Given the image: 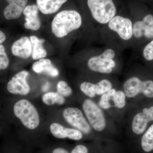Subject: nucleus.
Here are the masks:
<instances>
[{
  "label": "nucleus",
  "mask_w": 153,
  "mask_h": 153,
  "mask_svg": "<svg viewBox=\"0 0 153 153\" xmlns=\"http://www.w3.org/2000/svg\"><path fill=\"white\" fill-rule=\"evenodd\" d=\"M82 25V17L79 13L73 10H67L56 15L52 20L51 29L55 36L63 38L79 29Z\"/></svg>",
  "instance_id": "f257e3e1"
},
{
  "label": "nucleus",
  "mask_w": 153,
  "mask_h": 153,
  "mask_svg": "<svg viewBox=\"0 0 153 153\" xmlns=\"http://www.w3.org/2000/svg\"><path fill=\"white\" fill-rule=\"evenodd\" d=\"M13 112L15 116L26 128L35 129L40 124V117L38 110L27 100H20L17 101L14 104Z\"/></svg>",
  "instance_id": "f03ea898"
},
{
  "label": "nucleus",
  "mask_w": 153,
  "mask_h": 153,
  "mask_svg": "<svg viewBox=\"0 0 153 153\" xmlns=\"http://www.w3.org/2000/svg\"><path fill=\"white\" fill-rule=\"evenodd\" d=\"M93 19L101 25H107L116 16V8L112 0H88Z\"/></svg>",
  "instance_id": "7ed1b4c3"
},
{
  "label": "nucleus",
  "mask_w": 153,
  "mask_h": 153,
  "mask_svg": "<svg viewBox=\"0 0 153 153\" xmlns=\"http://www.w3.org/2000/svg\"><path fill=\"white\" fill-rule=\"evenodd\" d=\"M123 89L128 98H134L141 93L147 98H153V80L142 81L137 76H132L124 83Z\"/></svg>",
  "instance_id": "20e7f679"
},
{
  "label": "nucleus",
  "mask_w": 153,
  "mask_h": 153,
  "mask_svg": "<svg viewBox=\"0 0 153 153\" xmlns=\"http://www.w3.org/2000/svg\"><path fill=\"white\" fill-rule=\"evenodd\" d=\"M82 108L90 125L96 131H102L106 127V123L101 108L91 99L85 100Z\"/></svg>",
  "instance_id": "39448f33"
},
{
  "label": "nucleus",
  "mask_w": 153,
  "mask_h": 153,
  "mask_svg": "<svg viewBox=\"0 0 153 153\" xmlns=\"http://www.w3.org/2000/svg\"><path fill=\"white\" fill-rule=\"evenodd\" d=\"M63 116L70 125L85 134L90 133L91 127L82 111L77 108L69 107L63 110Z\"/></svg>",
  "instance_id": "423d86ee"
},
{
  "label": "nucleus",
  "mask_w": 153,
  "mask_h": 153,
  "mask_svg": "<svg viewBox=\"0 0 153 153\" xmlns=\"http://www.w3.org/2000/svg\"><path fill=\"white\" fill-rule=\"evenodd\" d=\"M110 30L117 34L124 41H129L133 37V23L128 18L115 16L107 24Z\"/></svg>",
  "instance_id": "0eeeda50"
},
{
  "label": "nucleus",
  "mask_w": 153,
  "mask_h": 153,
  "mask_svg": "<svg viewBox=\"0 0 153 153\" xmlns=\"http://www.w3.org/2000/svg\"><path fill=\"white\" fill-rule=\"evenodd\" d=\"M29 73L26 70L19 71L12 77L7 84L8 91L15 95H26L30 93V88L27 79Z\"/></svg>",
  "instance_id": "6e6552de"
},
{
  "label": "nucleus",
  "mask_w": 153,
  "mask_h": 153,
  "mask_svg": "<svg viewBox=\"0 0 153 153\" xmlns=\"http://www.w3.org/2000/svg\"><path fill=\"white\" fill-rule=\"evenodd\" d=\"M116 64L114 59L108 57L103 52L91 57L87 62L88 66L91 70L103 74L111 73Z\"/></svg>",
  "instance_id": "1a4fd4ad"
},
{
  "label": "nucleus",
  "mask_w": 153,
  "mask_h": 153,
  "mask_svg": "<svg viewBox=\"0 0 153 153\" xmlns=\"http://www.w3.org/2000/svg\"><path fill=\"white\" fill-rule=\"evenodd\" d=\"M133 36L137 39L145 37L147 39L153 38V16L148 14L142 21H137L133 24Z\"/></svg>",
  "instance_id": "9d476101"
},
{
  "label": "nucleus",
  "mask_w": 153,
  "mask_h": 153,
  "mask_svg": "<svg viewBox=\"0 0 153 153\" xmlns=\"http://www.w3.org/2000/svg\"><path fill=\"white\" fill-rule=\"evenodd\" d=\"M153 121V105L145 108L143 112L137 114L132 122V129L135 134H141L144 132L149 122Z\"/></svg>",
  "instance_id": "9b49d317"
},
{
  "label": "nucleus",
  "mask_w": 153,
  "mask_h": 153,
  "mask_svg": "<svg viewBox=\"0 0 153 153\" xmlns=\"http://www.w3.org/2000/svg\"><path fill=\"white\" fill-rule=\"evenodd\" d=\"M49 128L51 133L56 138H68L74 140H79L82 137V132L78 130L65 127L56 123H52Z\"/></svg>",
  "instance_id": "f8f14e48"
},
{
  "label": "nucleus",
  "mask_w": 153,
  "mask_h": 153,
  "mask_svg": "<svg viewBox=\"0 0 153 153\" xmlns=\"http://www.w3.org/2000/svg\"><path fill=\"white\" fill-rule=\"evenodd\" d=\"M39 9L36 5L26 6L23 12L25 16V28L27 30L37 31L41 27V22L38 16Z\"/></svg>",
  "instance_id": "ddd939ff"
},
{
  "label": "nucleus",
  "mask_w": 153,
  "mask_h": 153,
  "mask_svg": "<svg viewBox=\"0 0 153 153\" xmlns=\"http://www.w3.org/2000/svg\"><path fill=\"white\" fill-rule=\"evenodd\" d=\"M12 54L22 59H27L32 55V46L30 38L26 36L18 39L12 44Z\"/></svg>",
  "instance_id": "4468645a"
},
{
  "label": "nucleus",
  "mask_w": 153,
  "mask_h": 153,
  "mask_svg": "<svg viewBox=\"0 0 153 153\" xmlns=\"http://www.w3.org/2000/svg\"><path fill=\"white\" fill-rule=\"evenodd\" d=\"M8 5L4 11L5 19L15 20L19 18L27 6L28 0H6Z\"/></svg>",
  "instance_id": "2eb2a0df"
},
{
  "label": "nucleus",
  "mask_w": 153,
  "mask_h": 153,
  "mask_svg": "<svg viewBox=\"0 0 153 153\" xmlns=\"http://www.w3.org/2000/svg\"><path fill=\"white\" fill-rule=\"evenodd\" d=\"M33 71L37 73H46L52 76L57 77L59 75V71L49 59L41 58L38 61L34 62L32 66Z\"/></svg>",
  "instance_id": "dca6fc26"
},
{
  "label": "nucleus",
  "mask_w": 153,
  "mask_h": 153,
  "mask_svg": "<svg viewBox=\"0 0 153 153\" xmlns=\"http://www.w3.org/2000/svg\"><path fill=\"white\" fill-rule=\"evenodd\" d=\"M68 0H36L37 6L42 13L49 15L57 12Z\"/></svg>",
  "instance_id": "f3484780"
},
{
  "label": "nucleus",
  "mask_w": 153,
  "mask_h": 153,
  "mask_svg": "<svg viewBox=\"0 0 153 153\" xmlns=\"http://www.w3.org/2000/svg\"><path fill=\"white\" fill-rule=\"evenodd\" d=\"M32 46V58L37 60L44 58L47 56V52L43 46L45 40L39 39L36 36H32L30 37Z\"/></svg>",
  "instance_id": "a211bd4d"
},
{
  "label": "nucleus",
  "mask_w": 153,
  "mask_h": 153,
  "mask_svg": "<svg viewBox=\"0 0 153 153\" xmlns=\"http://www.w3.org/2000/svg\"><path fill=\"white\" fill-rule=\"evenodd\" d=\"M42 100L44 104L48 105L55 104L63 105L66 101L64 97L57 92H48L44 94L42 96Z\"/></svg>",
  "instance_id": "6ab92c4d"
},
{
  "label": "nucleus",
  "mask_w": 153,
  "mask_h": 153,
  "mask_svg": "<svg viewBox=\"0 0 153 153\" xmlns=\"http://www.w3.org/2000/svg\"><path fill=\"white\" fill-rule=\"evenodd\" d=\"M141 144L145 152H149L153 150V124L144 134Z\"/></svg>",
  "instance_id": "aec40b11"
},
{
  "label": "nucleus",
  "mask_w": 153,
  "mask_h": 153,
  "mask_svg": "<svg viewBox=\"0 0 153 153\" xmlns=\"http://www.w3.org/2000/svg\"><path fill=\"white\" fill-rule=\"evenodd\" d=\"M112 88V84L108 79H103L95 84L96 95H101Z\"/></svg>",
  "instance_id": "412c9836"
},
{
  "label": "nucleus",
  "mask_w": 153,
  "mask_h": 153,
  "mask_svg": "<svg viewBox=\"0 0 153 153\" xmlns=\"http://www.w3.org/2000/svg\"><path fill=\"white\" fill-rule=\"evenodd\" d=\"M80 90L90 98H93L96 95L95 92V84L89 82H82L80 84Z\"/></svg>",
  "instance_id": "4be33fe9"
},
{
  "label": "nucleus",
  "mask_w": 153,
  "mask_h": 153,
  "mask_svg": "<svg viewBox=\"0 0 153 153\" xmlns=\"http://www.w3.org/2000/svg\"><path fill=\"white\" fill-rule=\"evenodd\" d=\"M125 93L121 90L117 91L112 100L115 106L118 108H123L126 105Z\"/></svg>",
  "instance_id": "5701e85b"
},
{
  "label": "nucleus",
  "mask_w": 153,
  "mask_h": 153,
  "mask_svg": "<svg viewBox=\"0 0 153 153\" xmlns=\"http://www.w3.org/2000/svg\"><path fill=\"white\" fill-rule=\"evenodd\" d=\"M57 92L64 97H68L72 94V88L63 80H60L57 83Z\"/></svg>",
  "instance_id": "b1692460"
},
{
  "label": "nucleus",
  "mask_w": 153,
  "mask_h": 153,
  "mask_svg": "<svg viewBox=\"0 0 153 153\" xmlns=\"http://www.w3.org/2000/svg\"><path fill=\"white\" fill-rule=\"evenodd\" d=\"M10 65V59L3 44L0 45V70H4Z\"/></svg>",
  "instance_id": "393cba45"
},
{
  "label": "nucleus",
  "mask_w": 153,
  "mask_h": 153,
  "mask_svg": "<svg viewBox=\"0 0 153 153\" xmlns=\"http://www.w3.org/2000/svg\"><path fill=\"white\" fill-rule=\"evenodd\" d=\"M143 56L146 60H153V40L145 47L143 51Z\"/></svg>",
  "instance_id": "a878e982"
},
{
  "label": "nucleus",
  "mask_w": 153,
  "mask_h": 153,
  "mask_svg": "<svg viewBox=\"0 0 153 153\" xmlns=\"http://www.w3.org/2000/svg\"><path fill=\"white\" fill-rule=\"evenodd\" d=\"M109 100L110 99L106 93L102 94L100 100L99 102V106L104 109H109L111 107Z\"/></svg>",
  "instance_id": "bb28decb"
},
{
  "label": "nucleus",
  "mask_w": 153,
  "mask_h": 153,
  "mask_svg": "<svg viewBox=\"0 0 153 153\" xmlns=\"http://www.w3.org/2000/svg\"><path fill=\"white\" fill-rule=\"evenodd\" d=\"M71 153H88V150L84 145H78L72 150Z\"/></svg>",
  "instance_id": "cd10ccee"
},
{
  "label": "nucleus",
  "mask_w": 153,
  "mask_h": 153,
  "mask_svg": "<svg viewBox=\"0 0 153 153\" xmlns=\"http://www.w3.org/2000/svg\"><path fill=\"white\" fill-rule=\"evenodd\" d=\"M117 91L114 88H111V90H110L108 92H107L106 94L109 98L110 100H112L113 97L114 96Z\"/></svg>",
  "instance_id": "c85d7f7f"
},
{
  "label": "nucleus",
  "mask_w": 153,
  "mask_h": 153,
  "mask_svg": "<svg viewBox=\"0 0 153 153\" xmlns=\"http://www.w3.org/2000/svg\"><path fill=\"white\" fill-rule=\"evenodd\" d=\"M6 39L7 37L5 34L1 30H0V45L2 44L6 41Z\"/></svg>",
  "instance_id": "c756f323"
},
{
  "label": "nucleus",
  "mask_w": 153,
  "mask_h": 153,
  "mask_svg": "<svg viewBox=\"0 0 153 153\" xmlns=\"http://www.w3.org/2000/svg\"><path fill=\"white\" fill-rule=\"evenodd\" d=\"M52 153H69L68 151L62 148H57L55 149Z\"/></svg>",
  "instance_id": "7c9ffc66"
}]
</instances>
